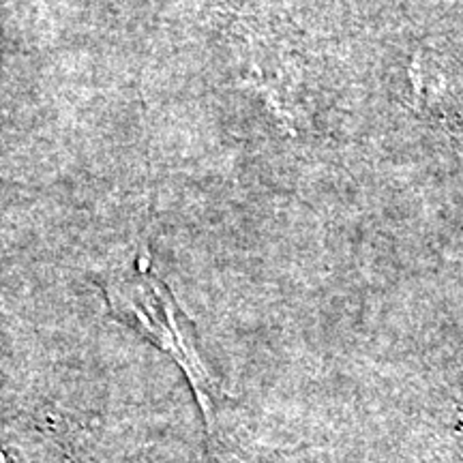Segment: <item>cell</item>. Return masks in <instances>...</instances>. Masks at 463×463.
I'll list each match as a JSON object with an SVG mask.
<instances>
[{
    "mask_svg": "<svg viewBox=\"0 0 463 463\" xmlns=\"http://www.w3.org/2000/svg\"><path fill=\"white\" fill-rule=\"evenodd\" d=\"M106 297L109 309L120 322L144 335L183 369L204 419L211 425L215 384L195 347L189 317L176 305L165 283L148 269H137L109 283Z\"/></svg>",
    "mask_w": 463,
    "mask_h": 463,
    "instance_id": "1",
    "label": "cell"
}]
</instances>
